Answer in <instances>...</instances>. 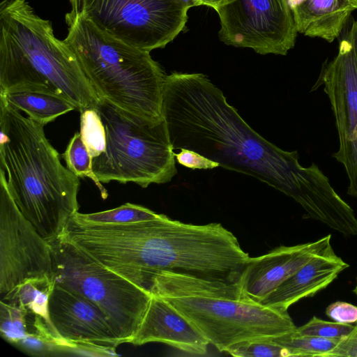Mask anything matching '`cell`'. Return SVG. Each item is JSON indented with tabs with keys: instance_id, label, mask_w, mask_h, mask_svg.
Returning <instances> with one entry per match:
<instances>
[{
	"instance_id": "1",
	"label": "cell",
	"mask_w": 357,
	"mask_h": 357,
	"mask_svg": "<svg viewBox=\"0 0 357 357\" xmlns=\"http://www.w3.org/2000/svg\"><path fill=\"white\" fill-rule=\"evenodd\" d=\"M162 115L174 149L195 151L225 169L257 178L297 203L321 182L317 165L302 166L296 151H284L258 134L204 74L167 75Z\"/></svg>"
},
{
	"instance_id": "2",
	"label": "cell",
	"mask_w": 357,
	"mask_h": 357,
	"mask_svg": "<svg viewBox=\"0 0 357 357\" xmlns=\"http://www.w3.org/2000/svg\"><path fill=\"white\" fill-rule=\"evenodd\" d=\"M0 169L20 212L52 243L78 212L79 178L59 159L44 125L0 99Z\"/></svg>"
},
{
	"instance_id": "3",
	"label": "cell",
	"mask_w": 357,
	"mask_h": 357,
	"mask_svg": "<svg viewBox=\"0 0 357 357\" xmlns=\"http://www.w3.org/2000/svg\"><path fill=\"white\" fill-rule=\"evenodd\" d=\"M30 89L57 94L76 110L93 107L99 96L52 22L26 0L0 3V92Z\"/></svg>"
},
{
	"instance_id": "4",
	"label": "cell",
	"mask_w": 357,
	"mask_h": 357,
	"mask_svg": "<svg viewBox=\"0 0 357 357\" xmlns=\"http://www.w3.org/2000/svg\"><path fill=\"white\" fill-rule=\"evenodd\" d=\"M154 280L152 294L170 303L220 351L242 341L276 337L297 328L287 310L247 298L238 282L169 272L160 273Z\"/></svg>"
},
{
	"instance_id": "5",
	"label": "cell",
	"mask_w": 357,
	"mask_h": 357,
	"mask_svg": "<svg viewBox=\"0 0 357 357\" xmlns=\"http://www.w3.org/2000/svg\"><path fill=\"white\" fill-rule=\"evenodd\" d=\"M65 21L64 40L99 98L148 120H162L167 75L150 52L113 38L72 10Z\"/></svg>"
},
{
	"instance_id": "6",
	"label": "cell",
	"mask_w": 357,
	"mask_h": 357,
	"mask_svg": "<svg viewBox=\"0 0 357 357\" xmlns=\"http://www.w3.org/2000/svg\"><path fill=\"white\" fill-rule=\"evenodd\" d=\"M94 109L105 131V146L92 158L101 183H134L142 188L170 182L177 174L166 122L139 116L99 98Z\"/></svg>"
},
{
	"instance_id": "7",
	"label": "cell",
	"mask_w": 357,
	"mask_h": 357,
	"mask_svg": "<svg viewBox=\"0 0 357 357\" xmlns=\"http://www.w3.org/2000/svg\"><path fill=\"white\" fill-rule=\"evenodd\" d=\"M50 244L55 283L96 305L109 320L121 342L130 343L151 294L61 238Z\"/></svg>"
},
{
	"instance_id": "8",
	"label": "cell",
	"mask_w": 357,
	"mask_h": 357,
	"mask_svg": "<svg viewBox=\"0 0 357 357\" xmlns=\"http://www.w3.org/2000/svg\"><path fill=\"white\" fill-rule=\"evenodd\" d=\"M70 10L139 49L162 48L185 28L195 0H69Z\"/></svg>"
},
{
	"instance_id": "9",
	"label": "cell",
	"mask_w": 357,
	"mask_h": 357,
	"mask_svg": "<svg viewBox=\"0 0 357 357\" xmlns=\"http://www.w3.org/2000/svg\"><path fill=\"white\" fill-rule=\"evenodd\" d=\"M55 282L50 243L14 202L0 169V294L9 297L26 282Z\"/></svg>"
},
{
	"instance_id": "10",
	"label": "cell",
	"mask_w": 357,
	"mask_h": 357,
	"mask_svg": "<svg viewBox=\"0 0 357 357\" xmlns=\"http://www.w3.org/2000/svg\"><path fill=\"white\" fill-rule=\"evenodd\" d=\"M216 11L219 38L227 45L286 55L295 45L298 31L287 0H225Z\"/></svg>"
},
{
	"instance_id": "11",
	"label": "cell",
	"mask_w": 357,
	"mask_h": 357,
	"mask_svg": "<svg viewBox=\"0 0 357 357\" xmlns=\"http://www.w3.org/2000/svg\"><path fill=\"white\" fill-rule=\"evenodd\" d=\"M321 85L338 135L339 148L333 157L346 171L347 193L357 197V20L342 38L337 55L325 66L312 90Z\"/></svg>"
},
{
	"instance_id": "12",
	"label": "cell",
	"mask_w": 357,
	"mask_h": 357,
	"mask_svg": "<svg viewBox=\"0 0 357 357\" xmlns=\"http://www.w3.org/2000/svg\"><path fill=\"white\" fill-rule=\"evenodd\" d=\"M50 321L73 350L77 347L113 349L122 344L109 320L93 303L55 283L49 298Z\"/></svg>"
},
{
	"instance_id": "13",
	"label": "cell",
	"mask_w": 357,
	"mask_h": 357,
	"mask_svg": "<svg viewBox=\"0 0 357 357\" xmlns=\"http://www.w3.org/2000/svg\"><path fill=\"white\" fill-rule=\"evenodd\" d=\"M331 235L315 241L282 245L266 255L250 257L238 280L245 296L259 303L303 265L331 245Z\"/></svg>"
},
{
	"instance_id": "14",
	"label": "cell",
	"mask_w": 357,
	"mask_h": 357,
	"mask_svg": "<svg viewBox=\"0 0 357 357\" xmlns=\"http://www.w3.org/2000/svg\"><path fill=\"white\" fill-rule=\"evenodd\" d=\"M161 342L182 351L206 354L210 344L197 327L165 298L151 294L142 322L130 343Z\"/></svg>"
},
{
	"instance_id": "15",
	"label": "cell",
	"mask_w": 357,
	"mask_h": 357,
	"mask_svg": "<svg viewBox=\"0 0 357 357\" xmlns=\"http://www.w3.org/2000/svg\"><path fill=\"white\" fill-rule=\"evenodd\" d=\"M349 264L337 256L331 245L303 265L259 303L287 310L302 298L327 287Z\"/></svg>"
},
{
	"instance_id": "16",
	"label": "cell",
	"mask_w": 357,
	"mask_h": 357,
	"mask_svg": "<svg viewBox=\"0 0 357 357\" xmlns=\"http://www.w3.org/2000/svg\"><path fill=\"white\" fill-rule=\"evenodd\" d=\"M296 30L328 43L338 38L351 13V0H287Z\"/></svg>"
},
{
	"instance_id": "17",
	"label": "cell",
	"mask_w": 357,
	"mask_h": 357,
	"mask_svg": "<svg viewBox=\"0 0 357 357\" xmlns=\"http://www.w3.org/2000/svg\"><path fill=\"white\" fill-rule=\"evenodd\" d=\"M0 99L44 126L76 109L74 105L64 98L38 90L15 89L0 92Z\"/></svg>"
},
{
	"instance_id": "18",
	"label": "cell",
	"mask_w": 357,
	"mask_h": 357,
	"mask_svg": "<svg viewBox=\"0 0 357 357\" xmlns=\"http://www.w3.org/2000/svg\"><path fill=\"white\" fill-rule=\"evenodd\" d=\"M54 284L55 282L48 281L26 282L6 299L1 301L15 303L28 313L52 324L49 316V298Z\"/></svg>"
},
{
	"instance_id": "19",
	"label": "cell",
	"mask_w": 357,
	"mask_h": 357,
	"mask_svg": "<svg viewBox=\"0 0 357 357\" xmlns=\"http://www.w3.org/2000/svg\"><path fill=\"white\" fill-rule=\"evenodd\" d=\"M160 215L142 206L126 203L117 208L97 213L77 212L72 217L90 224L125 225L153 220Z\"/></svg>"
},
{
	"instance_id": "20",
	"label": "cell",
	"mask_w": 357,
	"mask_h": 357,
	"mask_svg": "<svg viewBox=\"0 0 357 357\" xmlns=\"http://www.w3.org/2000/svg\"><path fill=\"white\" fill-rule=\"evenodd\" d=\"M273 340L287 349L289 357H324L326 354L334 349L340 340L300 335L294 331L273 337Z\"/></svg>"
},
{
	"instance_id": "21",
	"label": "cell",
	"mask_w": 357,
	"mask_h": 357,
	"mask_svg": "<svg viewBox=\"0 0 357 357\" xmlns=\"http://www.w3.org/2000/svg\"><path fill=\"white\" fill-rule=\"evenodd\" d=\"M62 157L67 167L79 178H89L96 184L103 199L108 197L107 190L98 179L92 168V158L82 138L80 132H76L70 139Z\"/></svg>"
},
{
	"instance_id": "22",
	"label": "cell",
	"mask_w": 357,
	"mask_h": 357,
	"mask_svg": "<svg viewBox=\"0 0 357 357\" xmlns=\"http://www.w3.org/2000/svg\"><path fill=\"white\" fill-rule=\"evenodd\" d=\"M0 333L13 345L24 338L29 333L26 310L15 303L0 301Z\"/></svg>"
},
{
	"instance_id": "23",
	"label": "cell",
	"mask_w": 357,
	"mask_h": 357,
	"mask_svg": "<svg viewBox=\"0 0 357 357\" xmlns=\"http://www.w3.org/2000/svg\"><path fill=\"white\" fill-rule=\"evenodd\" d=\"M80 134L91 158L101 153L105 146V131L93 107L79 112Z\"/></svg>"
},
{
	"instance_id": "24",
	"label": "cell",
	"mask_w": 357,
	"mask_h": 357,
	"mask_svg": "<svg viewBox=\"0 0 357 357\" xmlns=\"http://www.w3.org/2000/svg\"><path fill=\"white\" fill-rule=\"evenodd\" d=\"M225 352L236 357H289L287 349L273 337L242 341L230 346Z\"/></svg>"
},
{
	"instance_id": "25",
	"label": "cell",
	"mask_w": 357,
	"mask_h": 357,
	"mask_svg": "<svg viewBox=\"0 0 357 357\" xmlns=\"http://www.w3.org/2000/svg\"><path fill=\"white\" fill-rule=\"evenodd\" d=\"M352 324L328 321L313 316L306 324L296 328L295 333L328 339L341 340L353 329Z\"/></svg>"
},
{
	"instance_id": "26",
	"label": "cell",
	"mask_w": 357,
	"mask_h": 357,
	"mask_svg": "<svg viewBox=\"0 0 357 357\" xmlns=\"http://www.w3.org/2000/svg\"><path fill=\"white\" fill-rule=\"evenodd\" d=\"M15 346L32 356H50L52 353L66 349L54 340L39 333H29Z\"/></svg>"
},
{
	"instance_id": "27",
	"label": "cell",
	"mask_w": 357,
	"mask_h": 357,
	"mask_svg": "<svg viewBox=\"0 0 357 357\" xmlns=\"http://www.w3.org/2000/svg\"><path fill=\"white\" fill-rule=\"evenodd\" d=\"M174 155L178 164L191 169H212L219 167L218 162L192 150L181 149Z\"/></svg>"
},
{
	"instance_id": "28",
	"label": "cell",
	"mask_w": 357,
	"mask_h": 357,
	"mask_svg": "<svg viewBox=\"0 0 357 357\" xmlns=\"http://www.w3.org/2000/svg\"><path fill=\"white\" fill-rule=\"evenodd\" d=\"M326 314L334 321L343 324L357 322V306L344 301H336L326 309Z\"/></svg>"
},
{
	"instance_id": "29",
	"label": "cell",
	"mask_w": 357,
	"mask_h": 357,
	"mask_svg": "<svg viewBox=\"0 0 357 357\" xmlns=\"http://www.w3.org/2000/svg\"><path fill=\"white\" fill-rule=\"evenodd\" d=\"M324 357H357V322L351 331Z\"/></svg>"
},
{
	"instance_id": "30",
	"label": "cell",
	"mask_w": 357,
	"mask_h": 357,
	"mask_svg": "<svg viewBox=\"0 0 357 357\" xmlns=\"http://www.w3.org/2000/svg\"><path fill=\"white\" fill-rule=\"evenodd\" d=\"M197 6H206L215 10L225 2V0H195Z\"/></svg>"
},
{
	"instance_id": "31",
	"label": "cell",
	"mask_w": 357,
	"mask_h": 357,
	"mask_svg": "<svg viewBox=\"0 0 357 357\" xmlns=\"http://www.w3.org/2000/svg\"><path fill=\"white\" fill-rule=\"evenodd\" d=\"M353 291L357 296V278H356V286H355Z\"/></svg>"
},
{
	"instance_id": "32",
	"label": "cell",
	"mask_w": 357,
	"mask_h": 357,
	"mask_svg": "<svg viewBox=\"0 0 357 357\" xmlns=\"http://www.w3.org/2000/svg\"><path fill=\"white\" fill-rule=\"evenodd\" d=\"M356 9H357V0H351Z\"/></svg>"
}]
</instances>
